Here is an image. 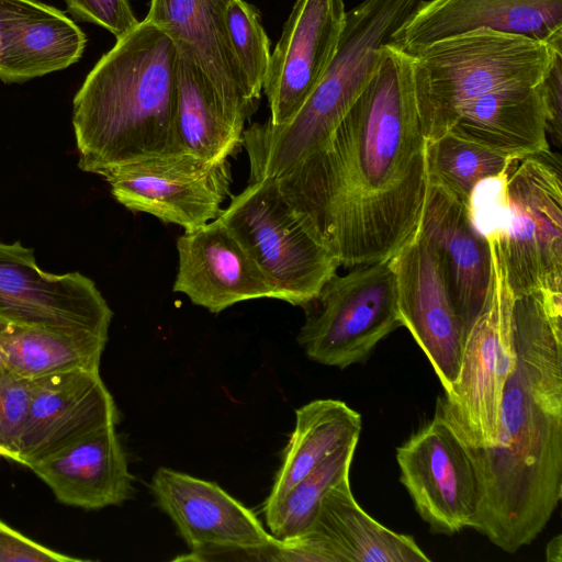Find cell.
<instances>
[{"mask_svg": "<svg viewBox=\"0 0 562 562\" xmlns=\"http://www.w3.org/2000/svg\"><path fill=\"white\" fill-rule=\"evenodd\" d=\"M276 180L340 266L390 260L414 239L429 178L412 56L384 44L370 80L328 139Z\"/></svg>", "mask_w": 562, "mask_h": 562, "instance_id": "1", "label": "cell"}, {"mask_svg": "<svg viewBox=\"0 0 562 562\" xmlns=\"http://www.w3.org/2000/svg\"><path fill=\"white\" fill-rule=\"evenodd\" d=\"M32 384L16 460L26 468L119 423L117 407L100 371L72 370L34 379Z\"/></svg>", "mask_w": 562, "mask_h": 562, "instance_id": "18", "label": "cell"}, {"mask_svg": "<svg viewBox=\"0 0 562 562\" xmlns=\"http://www.w3.org/2000/svg\"><path fill=\"white\" fill-rule=\"evenodd\" d=\"M295 413V428L263 507L274 504L337 449L359 440L361 415L345 402L315 400Z\"/></svg>", "mask_w": 562, "mask_h": 562, "instance_id": "26", "label": "cell"}, {"mask_svg": "<svg viewBox=\"0 0 562 562\" xmlns=\"http://www.w3.org/2000/svg\"><path fill=\"white\" fill-rule=\"evenodd\" d=\"M150 487L190 548L184 559L276 561L281 540L216 483L159 468Z\"/></svg>", "mask_w": 562, "mask_h": 562, "instance_id": "10", "label": "cell"}, {"mask_svg": "<svg viewBox=\"0 0 562 562\" xmlns=\"http://www.w3.org/2000/svg\"><path fill=\"white\" fill-rule=\"evenodd\" d=\"M82 562L52 550L13 529L0 519V562Z\"/></svg>", "mask_w": 562, "mask_h": 562, "instance_id": "34", "label": "cell"}, {"mask_svg": "<svg viewBox=\"0 0 562 562\" xmlns=\"http://www.w3.org/2000/svg\"><path fill=\"white\" fill-rule=\"evenodd\" d=\"M29 469L68 506L101 509L122 504L133 493V476L115 426L89 435Z\"/></svg>", "mask_w": 562, "mask_h": 562, "instance_id": "23", "label": "cell"}, {"mask_svg": "<svg viewBox=\"0 0 562 562\" xmlns=\"http://www.w3.org/2000/svg\"><path fill=\"white\" fill-rule=\"evenodd\" d=\"M108 335L8 325L0 333V364L34 380L72 370L99 371Z\"/></svg>", "mask_w": 562, "mask_h": 562, "instance_id": "27", "label": "cell"}, {"mask_svg": "<svg viewBox=\"0 0 562 562\" xmlns=\"http://www.w3.org/2000/svg\"><path fill=\"white\" fill-rule=\"evenodd\" d=\"M486 239L491 252L487 296L467 333L458 382L437 405L470 449L496 443L503 391L516 360L512 331L515 296L508 284L498 234Z\"/></svg>", "mask_w": 562, "mask_h": 562, "instance_id": "7", "label": "cell"}, {"mask_svg": "<svg viewBox=\"0 0 562 562\" xmlns=\"http://www.w3.org/2000/svg\"><path fill=\"white\" fill-rule=\"evenodd\" d=\"M419 0H362L347 12L334 59L310 98L284 125L268 121L245 128L250 181L277 178L328 139L370 80L380 49Z\"/></svg>", "mask_w": 562, "mask_h": 562, "instance_id": "4", "label": "cell"}, {"mask_svg": "<svg viewBox=\"0 0 562 562\" xmlns=\"http://www.w3.org/2000/svg\"><path fill=\"white\" fill-rule=\"evenodd\" d=\"M32 380L0 364V457L15 461L26 424Z\"/></svg>", "mask_w": 562, "mask_h": 562, "instance_id": "31", "label": "cell"}, {"mask_svg": "<svg viewBox=\"0 0 562 562\" xmlns=\"http://www.w3.org/2000/svg\"><path fill=\"white\" fill-rule=\"evenodd\" d=\"M400 481L435 533L471 528L480 505L476 471L465 443L441 412L396 449Z\"/></svg>", "mask_w": 562, "mask_h": 562, "instance_id": "11", "label": "cell"}, {"mask_svg": "<svg viewBox=\"0 0 562 562\" xmlns=\"http://www.w3.org/2000/svg\"><path fill=\"white\" fill-rule=\"evenodd\" d=\"M346 15L344 0H296L263 83L270 124L289 123L318 86L336 55Z\"/></svg>", "mask_w": 562, "mask_h": 562, "instance_id": "15", "label": "cell"}, {"mask_svg": "<svg viewBox=\"0 0 562 562\" xmlns=\"http://www.w3.org/2000/svg\"><path fill=\"white\" fill-rule=\"evenodd\" d=\"M87 36L59 9L38 0H0V79L21 83L77 63Z\"/></svg>", "mask_w": 562, "mask_h": 562, "instance_id": "22", "label": "cell"}, {"mask_svg": "<svg viewBox=\"0 0 562 562\" xmlns=\"http://www.w3.org/2000/svg\"><path fill=\"white\" fill-rule=\"evenodd\" d=\"M218 218L257 265L273 299L304 307L340 266L297 217L276 178L250 182Z\"/></svg>", "mask_w": 562, "mask_h": 562, "instance_id": "6", "label": "cell"}, {"mask_svg": "<svg viewBox=\"0 0 562 562\" xmlns=\"http://www.w3.org/2000/svg\"><path fill=\"white\" fill-rule=\"evenodd\" d=\"M560 53L529 37L486 29L411 53L416 106L426 140L447 133L458 111L484 93L508 86L540 85Z\"/></svg>", "mask_w": 562, "mask_h": 562, "instance_id": "5", "label": "cell"}, {"mask_svg": "<svg viewBox=\"0 0 562 562\" xmlns=\"http://www.w3.org/2000/svg\"><path fill=\"white\" fill-rule=\"evenodd\" d=\"M390 262L402 326L426 355L448 394L460 375L465 331L437 255L418 232Z\"/></svg>", "mask_w": 562, "mask_h": 562, "instance_id": "14", "label": "cell"}, {"mask_svg": "<svg viewBox=\"0 0 562 562\" xmlns=\"http://www.w3.org/2000/svg\"><path fill=\"white\" fill-rule=\"evenodd\" d=\"M0 322H2V321H0ZM3 323H4V322H3Z\"/></svg>", "mask_w": 562, "mask_h": 562, "instance_id": "38", "label": "cell"}, {"mask_svg": "<svg viewBox=\"0 0 562 562\" xmlns=\"http://www.w3.org/2000/svg\"><path fill=\"white\" fill-rule=\"evenodd\" d=\"M483 29L529 37L562 52V0H419L387 44L411 54Z\"/></svg>", "mask_w": 562, "mask_h": 562, "instance_id": "17", "label": "cell"}, {"mask_svg": "<svg viewBox=\"0 0 562 562\" xmlns=\"http://www.w3.org/2000/svg\"><path fill=\"white\" fill-rule=\"evenodd\" d=\"M79 20L108 30L116 40L130 33L138 21L128 0H65Z\"/></svg>", "mask_w": 562, "mask_h": 562, "instance_id": "33", "label": "cell"}, {"mask_svg": "<svg viewBox=\"0 0 562 562\" xmlns=\"http://www.w3.org/2000/svg\"><path fill=\"white\" fill-rule=\"evenodd\" d=\"M178 50L148 20L116 40L72 101L78 167L102 178L140 160L182 154L175 133Z\"/></svg>", "mask_w": 562, "mask_h": 562, "instance_id": "3", "label": "cell"}, {"mask_svg": "<svg viewBox=\"0 0 562 562\" xmlns=\"http://www.w3.org/2000/svg\"><path fill=\"white\" fill-rule=\"evenodd\" d=\"M512 331L496 443L468 448L480 485L471 528L507 553L539 536L562 497V292L515 296Z\"/></svg>", "mask_w": 562, "mask_h": 562, "instance_id": "2", "label": "cell"}, {"mask_svg": "<svg viewBox=\"0 0 562 562\" xmlns=\"http://www.w3.org/2000/svg\"><path fill=\"white\" fill-rule=\"evenodd\" d=\"M112 317L111 307L90 278L78 271H44L32 248L20 241H0V321L109 336Z\"/></svg>", "mask_w": 562, "mask_h": 562, "instance_id": "13", "label": "cell"}, {"mask_svg": "<svg viewBox=\"0 0 562 562\" xmlns=\"http://www.w3.org/2000/svg\"><path fill=\"white\" fill-rule=\"evenodd\" d=\"M510 222L498 241L514 296L562 292V179L551 153L514 159L506 179Z\"/></svg>", "mask_w": 562, "mask_h": 562, "instance_id": "9", "label": "cell"}, {"mask_svg": "<svg viewBox=\"0 0 562 562\" xmlns=\"http://www.w3.org/2000/svg\"><path fill=\"white\" fill-rule=\"evenodd\" d=\"M281 542L276 561H430L413 537L392 531L359 506L349 475L328 490L305 532Z\"/></svg>", "mask_w": 562, "mask_h": 562, "instance_id": "16", "label": "cell"}, {"mask_svg": "<svg viewBox=\"0 0 562 562\" xmlns=\"http://www.w3.org/2000/svg\"><path fill=\"white\" fill-rule=\"evenodd\" d=\"M334 274L304 306L297 341L318 363L346 369L364 362L374 347L402 326L390 260Z\"/></svg>", "mask_w": 562, "mask_h": 562, "instance_id": "8", "label": "cell"}, {"mask_svg": "<svg viewBox=\"0 0 562 562\" xmlns=\"http://www.w3.org/2000/svg\"><path fill=\"white\" fill-rule=\"evenodd\" d=\"M514 159L450 131L426 140L429 182L465 204L477 182L503 175Z\"/></svg>", "mask_w": 562, "mask_h": 562, "instance_id": "28", "label": "cell"}, {"mask_svg": "<svg viewBox=\"0 0 562 562\" xmlns=\"http://www.w3.org/2000/svg\"><path fill=\"white\" fill-rule=\"evenodd\" d=\"M226 24L236 59L254 95L260 100L270 60V41L258 11L245 0H232Z\"/></svg>", "mask_w": 562, "mask_h": 562, "instance_id": "30", "label": "cell"}, {"mask_svg": "<svg viewBox=\"0 0 562 562\" xmlns=\"http://www.w3.org/2000/svg\"><path fill=\"white\" fill-rule=\"evenodd\" d=\"M562 537L561 535H558L555 538H553L547 546V560L553 561V562H561V553H562Z\"/></svg>", "mask_w": 562, "mask_h": 562, "instance_id": "36", "label": "cell"}, {"mask_svg": "<svg viewBox=\"0 0 562 562\" xmlns=\"http://www.w3.org/2000/svg\"><path fill=\"white\" fill-rule=\"evenodd\" d=\"M419 233L437 255L467 336L490 288L488 241L474 228L468 204L430 182Z\"/></svg>", "mask_w": 562, "mask_h": 562, "instance_id": "21", "label": "cell"}, {"mask_svg": "<svg viewBox=\"0 0 562 562\" xmlns=\"http://www.w3.org/2000/svg\"><path fill=\"white\" fill-rule=\"evenodd\" d=\"M358 442L333 452L274 504L263 507L271 535L281 541L294 539L313 524L328 490L349 475Z\"/></svg>", "mask_w": 562, "mask_h": 562, "instance_id": "29", "label": "cell"}, {"mask_svg": "<svg viewBox=\"0 0 562 562\" xmlns=\"http://www.w3.org/2000/svg\"><path fill=\"white\" fill-rule=\"evenodd\" d=\"M232 0H150L146 20L165 32L222 98L248 120L258 108L233 50L226 9Z\"/></svg>", "mask_w": 562, "mask_h": 562, "instance_id": "20", "label": "cell"}, {"mask_svg": "<svg viewBox=\"0 0 562 562\" xmlns=\"http://www.w3.org/2000/svg\"><path fill=\"white\" fill-rule=\"evenodd\" d=\"M548 136L562 140V53L558 54L542 83Z\"/></svg>", "mask_w": 562, "mask_h": 562, "instance_id": "35", "label": "cell"}, {"mask_svg": "<svg viewBox=\"0 0 562 562\" xmlns=\"http://www.w3.org/2000/svg\"><path fill=\"white\" fill-rule=\"evenodd\" d=\"M508 169L503 175L477 182L470 195V220L485 238L492 234H505L508 229L512 215L506 191Z\"/></svg>", "mask_w": 562, "mask_h": 562, "instance_id": "32", "label": "cell"}, {"mask_svg": "<svg viewBox=\"0 0 562 562\" xmlns=\"http://www.w3.org/2000/svg\"><path fill=\"white\" fill-rule=\"evenodd\" d=\"M103 178L114 199L130 211L150 214L184 231L217 218L232 183L228 160L210 162L190 154L127 164Z\"/></svg>", "mask_w": 562, "mask_h": 562, "instance_id": "12", "label": "cell"}, {"mask_svg": "<svg viewBox=\"0 0 562 562\" xmlns=\"http://www.w3.org/2000/svg\"><path fill=\"white\" fill-rule=\"evenodd\" d=\"M178 272L173 291L212 313L273 291L236 237L217 217L184 231L177 241Z\"/></svg>", "mask_w": 562, "mask_h": 562, "instance_id": "19", "label": "cell"}, {"mask_svg": "<svg viewBox=\"0 0 562 562\" xmlns=\"http://www.w3.org/2000/svg\"><path fill=\"white\" fill-rule=\"evenodd\" d=\"M9 324L0 322V333L8 327Z\"/></svg>", "mask_w": 562, "mask_h": 562, "instance_id": "37", "label": "cell"}, {"mask_svg": "<svg viewBox=\"0 0 562 562\" xmlns=\"http://www.w3.org/2000/svg\"><path fill=\"white\" fill-rule=\"evenodd\" d=\"M541 83L502 87L471 100L449 131L510 158L550 153Z\"/></svg>", "mask_w": 562, "mask_h": 562, "instance_id": "24", "label": "cell"}, {"mask_svg": "<svg viewBox=\"0 0 562 562\" xmlns=\"http://www.w3.org/2000/svg\"><path fill=\"white\" fill-rule=\"evenodd\" d=\"M175 133L182 154L228 160L243 146L247 117L232 108L202 70L178 53Z\"/></svg>", "mask_w": 562, "mask_h": 562, "instance_id": "25", "label": "cell"}]
</instances>
